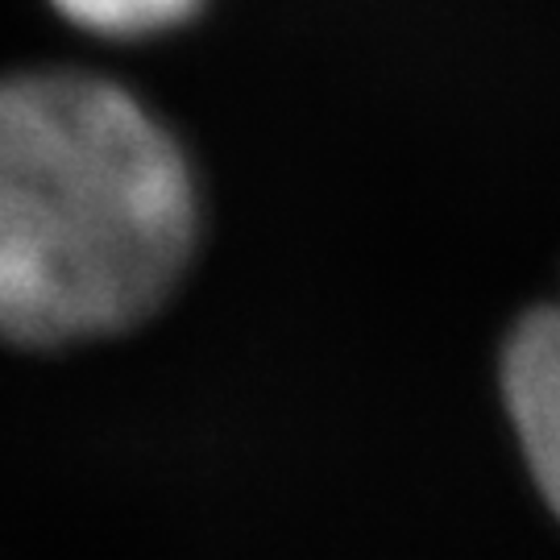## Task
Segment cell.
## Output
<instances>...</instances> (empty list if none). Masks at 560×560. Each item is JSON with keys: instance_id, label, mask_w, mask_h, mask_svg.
<instances>
[{"instance_id": "obj_3", "label": "cell", "mask_w": 560, "mask_h": 560, "mask_svg": "<svg viewBox=\"0 0 560 560\" xmlns=\"http://www.w3.org/2000/svg\"><path fill=\"white\" fill-rule=\"evenodd\" d=\"M62 21L96 38H154L196 18L203 0H50Z\"/></svg>"}, {"instance_id": "obj_2", "label": "cell", "mask_w": 560, "mask_h": 560, "mask_svg": "<svg viewBox=\"0 0 560 560\" xmlns=\"http://www.w3.org/2000/svg\"><path fill=\"white\" fill-rule=\"evenodd\" d=\"M502 395L532 478L560 515V303L532 307L506 337Z\"/></svg>"}, {"instance_id": "obj_1", "label": "cell", "mask_w": 560, "mask_h": 560, "mask_svg": "<svg viewBox=\"0 0 560 560\" xmlns=\"http://www.w3.org/2000/svg\"><path fill=\"white\" fill-rule=\"evenodd\" d=\"M200 237L175 133L104 75H0V340L59 349L159 307Z\"/></svg>"}]
</instances>
